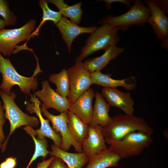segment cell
Returning <instances> with one entry per match:
<instances>
[{"instance_id": "9", "label": "cell", "mask_w": 168, "mask_h": 168, "mask_svg": "<svg viewBox=\"0 0 168 168\" xmlns=\"http://www.w3.org/2000/svg\"><path fill=\"white\" fill-rule=\"evenodd\" d=\"M40 105L41 112L51 122L52 128L55 132L61 136L62 142L60 148L67 151L72 146L77 152H83L81 145L76 142L70 133L68 125V110L55 115L48 112L41 103Z\"/></svg>"}, {"instance_id": "11", "label": "cell", "mask_w": 168, "mask_h": 168, "mask_svg": "<svg viewBox=\"0 0 168 168\" xmlns=\"http://www.w3.org/2000/svg\"><path fill=\"white\" fill-rule=\"evenodd\" d=\"M42 86L41 90L34 93L46 110L52 108L60 113L68 110L70 102L67 98L62 96L53 89L47 80L42 82Z\"/></svg>"}, {"instance_id": "24", "label": "cell", "mask_w": 168, "mask_h": 168, "mask_svg": "<svg viewBox=\"0 0 168 168\" xmlns=\"http://www.w3.org/2000/svg\"><path fill=\"white\" fill-rule=\"evenodd\" d=\"M23 129L32 138L35 144V150L34 153L30 160L26 168H29L31 164L38 157L42 156L45 157L50 152L47 150L48 142L45 138H39L36 135L35 130L33 128L26 126Z\"/></svg>"}, {"instance_id": "8", "label": "cell", "mask_w": 168, "mask_h": 168, "mask_svg": "<svg viewBox=\"0 0 168 168\" xmlns=\"http://www.w3.org/2000/svg\"><path fill=\"white\" fill-rule=\"evenodd\" d=\"M70 83V92L67 99L74 102L92 84L91 72L84 67L82 62L76 61L67 70Z\"/></svg>"}, {"instance_id": "7", "label": "cell", "mask_w": 168, "mask_h": 168, "mask_svg": "<svg viewBox=\"0 0 168 168\" xmlns=\"http://www.w3.org/2000/svg\"><path fill=\"white\" fill-rule=\"evenodd\" d=\"M36 21L30 19L22 26L17 28L6 29L0 31V53L4 56H10L15 52L17 44L28 40L35 30Z\"/></svg>"}, {"instance_id": "30", "label": "cell", "mask_w": 168, "mask_h": 168, "mask_svg": "<svg viewBox=\"0 0 168 168\" xmlns=\"http://www.w3.org/2000/svg\"><path fill=\"white\" fill-rule=\"evenodd\" d=\"M99 1L104 2H105V6L108 9H110L112 8L111 4L114 2H120L124 4L128 8H130L131 6V1L130 0H101Z\"/></svg>"}, {"instance_id": "22", "label": "cell", "mask_w": 168, "mask_h": 168, "mask_svg": "<svg viewBox=\"0 0 168 168\" xmlns=\"http://www.w3.org/2000/svg\"><path fill=\"white\" fill-rule=\"evenodd\" d=\"M58 9L62 16L68 17L71 21L78 25L80 22L83 11L81 8L82 2H79L72 6H68L63 0H48Z\"/></svg>"}, {"instance_id": "21", "label": "cell", "mask_w": 168, "mask_h": 168, "mask_svg": "<svg viewBox=\"0 0 168 168\" xmlns=\"http://www.w3.org/2000/svg\"><path fill=\"white\" fill-rule=\"evenodd\" d=\"M121 159L111 148L109 147L89 158L85 168H107L116 167Z\"/></svg>"}, {"instance_id": "10", "label": "cell", "mask_w": 168, "mask_h": 168, "mask_svg": "<svg viewBox=\"0 0 168 168\" xmlns=\"http://www.w3.org/2000/svg\"><path fill=\"white\" fill-rule=\"evenodd\" d=\"M30 101L26 102V109L29 113H35L39 118L40 123V128L35 130L36 136L39 138L47 137L51 139L54 142V144L60 148L62 142L60 135L55 132L49 124V120L44 119L41 114L40 108V102L38 98H36L35 93L33 95L30 94Z\"/></svg>"}, {"instance_id": "23", "label": "cell", "mask_w": 168, "mask_h": 168, "mask_svg": "<svg viewBox=\"0 0 168 168\" xmlns=\"http://www.w3.org/2000/svg\"><path fill=\"white\" fill-rule=\"evenodd\" d=\"M68 125L70 133L76 142L81 145L87 133L89 125L82 121L76 115L68 111Z\"/></svg>"}, {"instance_id": "19", "label": "cell", "mask_w": 168, "mask_h": 168, "mask_svg": "<svg viewBox=\"0 0 168 168\" xmlns=\"http://www.w3.org/2000/svg\"><path fill=\"white\" fill-rule=\"evenodd\" d=\"M110 73L104 74L100 71L91 73V79L92 84H96L104 87L116 88L121 86L128 90L135 89L136 86V82H130L129 81L134 78L131 77L123 79L118 80L111 77Z\"/></svg>"}, {"instance_id": "1", "label": "cell", "mask_w": 168, "mask_h": 168, "mask_svg": "<svg viewBox=\"0 0 168 168\" xmlns=\"http://www.w3.org/2000/svg\"><path fill=\"white\" fill-rule=\"evenodd\" d=\"M138 131L151 135L154 130L143 118L133 114H116L102 128L105 138L114 140H120L129 133Z\"/></svg>"}, {"instance_id": "29", "label": "cell", "mask_w": 168, "mask_h": 168, "mask_svg": "<svg viewBox=\"0 0 168 168\" xmlns=\"http://www.w3.org/2000/svg\"><path fill=\"white\" fill-rule=\"evenodd\" d=\"M17 164L16 157L10 156L0 163V168H15Z\"/></svg>"}, {"instance_id": "32", "label": "cell", "mask_w": 168, "mask_h": 168, "mask_svg": "<svg viewBox=\"0 0 168 168\" xmlns=\"http://www.w3.org/2000/svg\"><path fill=\"white\" fill-rule=\"evenodd\" d=\"M159 8L165 14L168 13V0H154Z\"/></svg>"}, {"instance_id": "35", "label": "cell", "mask_w": 168, "mask_h": 168, "mask_svg": "<svg viewBox=\"0 0 168 168\" xmlns=\"http://www.w3.org/2000/svg\"><path fill=\"white\" fill-rule=\"evenodd\" d=\"M6 26L5 23L3 19L0 17V31L4 29Z\"/></svg>"}, {"instance_id": "5", "label": "cell", "mask_w": 168, "mask_h": 168, "mask_svg": "<svg viewBox=\"0 0 168 168\" xmlns=\"http://www.w3.org/2000/svg\"><path fill=\"white\" fill-rule=\"evenodd\" d=\"M0 73L2 79L0 89L10 94L12 86L18 85L24 94H30L31 90L34 91L37 86V73H34L30 77L20 75L16 71L9 59L4 58L0 53Z\"/></svg>"}, {"instance_id": "27", "label": "cell", "mask_w": 168, "mask_h": 168, "mask_svg": "<svg viewBox=\"0 0 168 168\" xmlns=\"http://www.w3.org/2000/svg\"><path fill=\"white\" fill-rule=\"evenodd\" d=\"M0 17H2L6 26L14 25L16 23V17L14 12L10 10L7 0H0Z\"/></svg>"}, {"instance_id": "20", "label": "cell", "mask_w": 168, "mask_h": 168, "mask_svg": "<svg viewBox=\"0 0 168 168\" xmlns=\"http://www.w3.org/2000/svg\"><path fill=\"white\" fill-rule=\"evenodd\" d=\"M49 154L59 158L67 165L68 168H82L88 161L89 158L84 152L72 153L64 151L54 144Z\"/></svg>"}, {"instance_id": "18", "label": "cell", "mask_w": 168, "mask_h": 168, "mask_svg": "<svg viewBox=\"0 0 168 168\" xmlns=\"http://www.w3.org/2000/svg\"><path fill=\"white\" fill-rule=\"evenodd\" d=\"M95 97L91 118L89 125L92 126L100 125L104 127L110 122L111 119L109 115L110 106L101 93L96 92Z\"/></svg>"}, {"instance_id": "34", "label": "cell", "mask_w": 168, "mask_h": 168, "mask_svg": "<svg viewBox=\"0 0 168 168\" xmlns=\"http://www.w3.org/2000/svg\"><path fill=\"white\" fill-rule=\"evenodd\" d=\"M161 47L167 50L168 49V39L162 41Z\"/></svg>"}, {"instance_id": "2", "label": "cell", "mask_w": 168, "mask_h": 168, "mask_svg": "<svg viewBox=\"0 0 168 168\" xmlns=\"http://www.w3.org/2000/svg\"><path fill=\"white\" fill-rule=\"evenodd\" d=\"M119 27L105 24L97 29L86 39L81 53L75 59L82 62L89 55L100 50L106 51L110 47L116 45L120 38L118 34Z\"/></svg>"}, {"instance_id": "17", "label": "cell", "mask_w": 168, "mask_h": 168, "mask_svg": "<svg viewBox=\"0 0 168 168\" xmlns=\"http://www.w3.org/2000/svg\"><path fill=\"white\" fill-rule=\"evenodd\" d=\"M124 49L116 45L108 48L101 55L88 59L83 63L84 68L91 72L100 71L105 68L110 61L124 51Z\"/></svg>"}, {"instance_id": "15", "label": "cell", "mask_w": 168, "mask_h": 168, "mask_svg": "<svg viewBox=\"0 0 168 168\" xmlns=\"http://www.w3.org/2000/svg\"><path fill=\"white\" fill-rule=\"evenodd\" d=\"M102 127L89 125L87 133L81 146L83 152L89 158L107 148L102 132Z\"/></svg>"}, {"instance_id": "14", "label": "cell", "mask_w": 168, "mask_h": 168, "mask_svg": "<svg viewBox=\"0 0 168 168\" xmlns=\"http://www.w3.org/2000/svg\"><path fill=\"white\" fill-rule=\"evenodd\" d=\"M55 25L59 30L69 53L71 51L72 42L76 37L84 33L91 34L98 28L94 26L88 27L79 26L63 16Z\"/></svg>"}, {"instance_id": "26", "label": "cell", "mask_w": 168, "mask_h": 168, "mask_svg": "<svg viewBox=\"0 0 168 168\" xmlns=\"http://www.w3.org/2000/svg\"><path fill=\"white\" fill-rule=\"evenodd\" d=\"M47 0H39L38 4L43 11L42 19L39 25L33 32L31 37L36 36L42 25L46 21H51L55 24L61 18L62 16L59 11L56 12L50 9L48 6Z\"/></svg>"}, {"instance_id": "16", "label": "cell", "mask_w": 168, "mask_h": 168, "mask_svg": "<svg viewBox=\"0 0 168 168\" xmlns=\"http://www.w3.org/2000/svg\"><path fill=\"white\" fill-rule=\"evenodd\" d=\"M95 93L89 88L80 96L74 102H70L68 111L74 114L82 121L89 125L93 111L92 101Z\"/></svg>"}, {"instance_id": "33", "label": "cell", "mask_w": 168, "mask_h": 168, "mask_svg": "<svg viewBox=\"0 0 168 168\" xmlns=\"http://www.w3.org/2000/svg\"><path fill=\"white\" fill-rule=\"evenodd\" d=\"M54 157V156H51L48 160H45L44 159L42 162L38 163L36 168H47Z\"/></svg>"}, {"instance_id": "12", "label": "cell", "mask_w": 168, "mask_h": 168, "mask_svg": "<svg viewBox=\"0 0 168 168\" xmlns=\"http://www.w3.org/2000/svg\"><path fill=\"white\" fill-rule=\"evenodd\" d=\"M144 2L150 12L147 22L151 25L157 39L162 41L168 39V18L154 0H145Z\"/></svg>"}, {"instance_id": "13", "label": "cell", "mask_w": 168, "mask_h": 168, "mask_svg": "<svg viewBox=\"0 0 168 168\" xmlns=\"http://www.w3.org/2000/svg\"><path fill=\"white\" fill-rule=\"evenodd\" d=\"M101 94L110 106L116 107L125 114H133L134 101L129 92H122L116 88L104 87Z\"/></svg>"}, {"instance_id": "6", "label": "cell", "mask_w": 168, "mask_h": 168, "mask_svg": "<svg viewBox=\"0 0 168 168\" xmlns=\"http://www.w3.org/2000/svg\"><path fill=\"white\" fill-rule=\"evenodd\" d=\"M150 15L149 8L140 0H134L133 6L126 12L119 16L109 15L98 21L99 24H108L118 27L123 31H125L135 25L143 26Z\"/></svg>"}, {"instance_id": "25", "label": "cell", "mask_w": 168, "mask_h": 168, "mask_svg": "<svg viewBox=\"0 0 168 168\" xmlns=\"http://www.w3.org/2000/svg\"><path fill=\"white\" fill-rule=\"evenodd\" d=\"M49 81L56 86V92L64 97L67 98L70 92V83L67 70L63 68L58 73L51 74Z\"/></svg>"}, {"instance_id": "28", "label": "cell", "mask_w": 168, "mask_h": 168, "mask_svg": "<svg viewBox=\"0 0 168 168\" xmlns=\"http://www.w3.org/2000/svg\"><path fill=\"white\" fill-rule=\"evenodd\" d=\"M4 110L3 105L0 101V149H1L2 144L6 140L3 130V126L6 121L3 112Z\"/></svg>"}, {"instance_id": "3", "label": "cell", "mask_w": 168, "mask_h": 168, "mask_svg": "<svg viewBox=\"0 0 168 168\" xmlns=\"http://www.w3.org/2000/svg\"><path fill=\"white\" fill-rule=\"evenodd\" d=\"M0 96L3 103L5 118L9 120L10 125L9 133L1 149V152H3L10 136L16 128L22 126L35 128L38 125L40 121L36 117L25 114L19 108L14 101L16 95L13 91L8 94L1 90Z\"/></svg>"}, {"instance_id": "4", "label": "cell", "mask_w": 168, "mask_h": 168, "mask_svg": "<svg viewBox=\"0 0 168 168\" xmlns=\"http://www.w3.org/2000/svg\"><path fill=\"white\" fill-rule=\"evenodd\" d=\"M105 139L121 159L140 154L149 147L153 141L151 135L139 131L129 133L120 140Z\"/></svg>"}, {"instance_id": "31", "label": "cell", "mask_w": 168, "mask_h": 168, "mask_svg": "<svg viewBox=\"0 0 168 168\" xmlns=\"http://www.w3.org/2000/svg\"><path fill=\"white\" fill-rule=\"evenodd\" d=\"M47 168H68L60 158L57 157H54L50 163Z\"/></svg>"}]
</instances>
